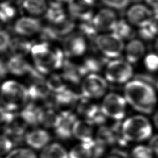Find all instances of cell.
<instances>
[{
	"label": "cell",
	"mask_w": 158,
	"mask_h": 158,
	"mask_svg": "<svg viewBox=\"0 0 158 158\" xmlns=\"http://www.w3.org/2000/svg\"><path fill=\"white\" fill-rule=\"evenodd\" d=\"M124 95L127 102L134 109L143 114H151L157 104L154 88L139 80L135 79L126 84Z\"/></svg>",
	"instance_id": "6da1fadb"
},
{
	"label": "cell",
	"mask_w": 158,
	"mask_h": 158,
	"mask_svg": "<svg viewBox=\"0 0 158 158\" xmlns=\"http://www.w3.org/2000/svg\"><path fill=\"white\" fill-rule=\"evenodd\" d=\"M31 53L36 70L40 73H48L59 69L65 62L63 52L58 48H52L48 42L33 45Z\"/></svg>",
	"instance_id": "7a4b0ae2"
},
{
	"label": "cell",
	"mask_w": 158,
	"mask_h": 158,
	"mask_svg": "<svg viewBox=\"0 0 158 158\" xmlns=\"http://www.w3.org/2000/svg\"><path fill=\"white\" fill-rule=\"evenodd\" d=\"M28 98V89L15 81L8 80L2 85V109L10 112L16 110L24 105Z\"/></svg>",
	"instance_id": "3957f363"
},
{
	"label": "cell",
	"mask_w": 158,
	"mask_h": 158,
	"mask_svg": "<svg viewBox=\"0 0 158 158\" xmlns=\"http://www.w3.org/2000/svg\"><path fill=\"white\" fill-rule=\"evenodd\" d=\"M124 138L127 141H143L152 135V128L149 120L143 115H135L126 119L122 124Z\"/></svg>",
	"instance_id": "277c9868"
},
{
	"label": "cell",
	"mask_w": 158,
	"mask_h": 158,
	"mask_svg": "<svg viewBox=\"0 0 158 158\" xmlns=\"http://www.w3.org/2000/svg\"><path fill=\"white\" fill-rule=\"evenodd\" d=\"M94 43L102 54L108 58L119 56L124 48L123 40L112 32L98 35Z\"/></svg>",
	"instance_id": "5b68a950"
},
{
	"label": "cell",
	"mask_w": 158,
	"mask_h": 158,
	"mask_svg": "<svg viewBox=\"0 0 158 158\" xmlns=\"http://www.w3.org/2000/svg\"><path fill=\"white\" fill-rule=\"evenodd\" d=\"M127 101L116 93H109L104 98L101 109L106 117L116 120L123 118L126 112Z\"/></svg>",
	"instance_id": "8992f818"
},
{
	"label": "cell",
	"mask_w": 158,
	"mask_h": 158,
	"mask_svg": "<svg viewBox=\"0 0 158 158\" xmlns=\"http://www.w3.org/2000/svg\"><path fill=\"white\" fill-rule=\"evenodd\" d=\"M106 77L109 81L123 83L133 76V69L128 61L114 60L108 63L106 69Z\"/></svg>",
	"instance_id": "52a82bcc"
},
{
	"label": "cell",
	"mask_w": 158,
	"mask_h": 158,
	"mask_svg": "<svg viewBox=\"0 0 158 158\" xmlns=\"http://www.w3.org/2000/svg\"><path fill=\"white\" fill-rule=\"evenodd\" d=\"M107 88L106 81L96 73H90L83 81L82 96L86 98H98L102 96Z\"/></svg>",
	"instance_id": "ba28073f"
},
{
	"label": "cell",
	"mask_w": 158,
	"mask_h": 158,
	"mask_svg": "<svg viewBox=\"0 0 158 158\" xmlns=\"http://www.w3.org/2000/svg\"><path fill=\"white\" fill-rule=\"evenodd\" d=\"M94 2V0H69L67 4L70 17L80 22L93 20L94 14L92 7Z\"/></svg>",
	"instance_id": "9c48e42d"
},
{
	"label": "cell",
	"mask_w": 158,
	"mask_h": 158,
	"mask_svg": "<svg viewBox=\"0 0 158 158\" xmlns=\"http://www.w3.org/2000/svg\"><path fill=\"white\" fill-rule=\"evenodd\" d=\"M154 11L146 4L136 3L130 6L126 11L127 21L132 25L140 27L149 22Z\"/></svg>",
	"instance_id": "30bf717a"
},
{
	"label": "cell",
	"mask_w": 158,
	"mask_h": 158,
	"mask_svg": "<svg viewBox=\"0 0 158 158\" xmlns=\"http://www.w3.org/2000/svg\"><path fill=\"white\" fill-rule=\"evenodd\" d=\"M85 37L80 33H71L63 41V49L65 56L77 57L82 55L86 49Z\"/></svg>",
	"instance_id": "8fae6325"
},
{
	"label": "cell",
	"mask_w": 158,
	"mask_h": 158,
	"mask_svg": "<svg viewBox=\"0 0 158 158\" xmlns=\"http://www.w3.org/2000/svg\"><path fill=\"white\" fill-rule=\"evenodd\" d=\"M117 20L116 12L110 8L100 9L94 14L93 19V23L98 31H112Z\"/></svg>",
	"instance_id": "7c38bea8"
},
{
	"label": "cell",
	"mask_w": 158,
	"mask_h": 158,
	"mask_svg": "<svg viewBox=\"0 0 158 158\" xmlns=\"http://www.w3.org/2000/svg\"><path fill=\"white\" fill-rule=\"evenodd\" d=\"M41 28L40 20L32 16H23L19 18L13 26L14 32L22 36H30L40 33Z\"/></svg>",
	"instance_id": "4fadbf2b"
},
{
	"label": "cell",
	"mask_w": 158,
	"mask_h": 158,
	"mask_svg": "<svg viewBox=\"0 0 158 158\" xmlns=\"http://www.w3.org/2000/svg\"><path fill=\"white\" fill-rule=\"evenodd\" d=\"M76 120V116L70 111L62 112L60 120L55 128L57 136L63 140L69 139L73 135V128Z\"/></svg>",
	"instance_id": "5bb4252c"
},
{
	"label": "cell",
	"mask_w": 158,
	"mask_h": 158,
	"mask_svg": "<svg viewBox=\"0 0 158 158\" xmlns=\"http://www.w3.org/2000/svg\"><path fill=\"white\" fill-rule=\"evenodd\" d=\"M6 64L8 70L17 76L26 74L30 76L36 70L22 57L13 56Z\"/></svg>",
	"instance_id": "9a60e30c"
},
{
	"label": "cell",
	"mask_w": 158,
	"mask_h": 158,
	"mask_svg": "<svg viewBox=\"0 0 158 158\" xmlns=\"http://www.w3.org/2000/svg\"><path fill=\"white\" fill-rule=\"evenodd\" d=\"M49 141V134L41 129L34 130L25 136V141L27 144L35 149H40L46 147Z\"/></svg>",
	"instance_id": "2e32d148"
},
{
	"label": "cell",
	"mask_w": 158,
	"mask_h": 158,
	"mask_svg": "<svg viewBox=\"0 0 158 158\" xmlns=\"http://www.w3.org/2000/svg\"><path fill=\"white\" fill-rule=\"evenodd\" d=\"M63 78L72 83H78L81 78L86 75L82 65H77L69 60H65L63 65Z\"/></svg>",
	"instance_id": "e0dca14e"
},
{
	"label": "cell",
	"mask_w": 158,
	"mask_h": 158,
	"mask_svg": "<svg viewBox=\"0 0 158 158\" xmlns=\"http://www.w3.org/2000/svg\"><path fill=\"white\" fill-rule=\"evenodd\" d=\"M73 135L81 142L94 141L93 139V124L88 120H77L73 128Z\"/></svg>",
	"instance_id": "ac0fdd59"
},
{
	"label": "cell",
	"mask_w": 158,
	"mask_h": 158,
	"mask_svg": "<svg viewBox=\"0 0 158 158\" xmlns=\"http://www.w3.org/2000/svg\"><path fill=\"white\" fill-rule=\"evenodd\" d=\"M20 5L25 13L32 17L44 14L48 7L46 0H20Z\"/></svg>",
	"instance_id": "d6986e66"
},
{
	"label": "cell",
	"mask_w": 158,
	"mask_h": 158,
	"mask_svg": "<svg viewBox=\"0 0 158 158\" xmlns=\"http://www.w3.org/2000/svg\"><path fill=\"white\" fill-rule=\"evenodd\" d=\"M145 46L143 43L138 39H132L127 44L125 55L127 61L129 63H136L144 55Z\"/></svg>",
	"instance_id": "ffe728a7"
},
{
	"label": "cell",
	"mask_w": 158,
	"mask_h": 158,
	"mask_svg": "<svg viewBox=\"0 0 158 158\" xmlns=\"http://www.w3.org/2000/svg\"><path fill=\"white\" fill-rule=\"evenodd\" d=\"M46 19L51 24H57L67 18L62 4L49 2L44 14Z\"/></svg>",
	"instance_id": "44dd1931"
},
{
	"label": "cell",
	"mask_w": 158,
	"mask_h": 158,
	"mask_svg": "<svg viewBox=\"0 0 158 158\" xmlns=\"http://www.w3.org/2000/svg\"><path fill=\"white\" fill-rule=\"evenodd\" d=\"M94 141L77 144L69 152V158H91L94 156Z\"/></svg>",
	"instance_id": "7402d4cb"
},
{
	"label": "cell",
	"mask_w": 158,
	"mask_h": 158,
	"mask_svg": "<svg viewBox=\"0 0 158 158\" xmlns=\"http://www.w3.org/2000/svg\"><path fill=\"white\" fill-rule=\"evenodd\" d=\"M42 109L33 104H30L23 109L20 116L23 120L32 126L40 123V117Z\"/></svg>",
	"instance_id": "603a6c76"
},
{
	"label": "cell",
	"mask_w": 158,
	"mask_h": 158,
	"mask_svg": "<svg viewBox=\"0 0 158 158\" xmlns=\"http://www.w3.org/2000/svg\"><path fill=\"white\" fill-rule=\"evenodd\" d=\"M79 99V95L72 91L66 89L62 93L56 94L54 102L59 107L68 108L73 106Z\"/></svg>",
	"instance_id": "cb8c5ba5"
},
{
	"label": "cell",
	"mask_w": 158,
	"mask_h": 158,
	"mask_svg": "<svg viewBox=\"0 0 158 158\" xmlns=\"http://www.w3.org/2000/svg\"><path fill=\"white\" fill-rule=\"evenodd\" d=\"M32 44L30 41L23 38L12 40L9 49L14 56L23 57L31 51Z\"/></svg>",
	"instance_id": "d4e9b609"
},
{
	"label": "cell",
	"mask_w": 158,
	"mask_h": 158,
	"mask_svg": "<svg viewBox=\"0 0 158 158\" xmlns=\"http://www.w3.org/2000/svg\"><path fill=\"white\" fill-rule=\"evenodd\" d=\"M40 158H69L65 149L58 143H52L44 147Z\"/></svg>",
	"instance_id": "484cf974"
},
{
	"label": "cell",
	"mask_w": 158,
	"mask_h": 158,
	"mask_svg": "<svg viewBox=\"0 0 158 158\" xmlns=\"http://www.w3.org/2000/svg\"><path fill=\"white\" fill-rule=\"evenodd\" d=\"M122 40H132L135 32L131 24L123 19L118 20L112 31Z\"/></svg>",
	"instance_id": "4316f807"
},
{
	"label": "cell",
	"mask_w": 158,
	"mask_h": 158,
	"mask_svg": "<svg viewBox=\"0 0 158 158\" xmlns=\"http://www.w3.org/2000/svg\"><path fill=\"white\" fill-rule=\"evenodd\" d=\"M106 59L102 56H97L94 55L88 56L81 64L86 73H95L99 71L104 65Z\"/></svg>",
	"instance_id": "83f0119b"
},
{
	"label": "cell",
	"mask_w": 158,
	"mask_h": 158,
	"mask_svg": "<svg viewBox=\"0 0 158 158\" xmlns=\"http://www.w3.org/2000/svg\"><path fill=\"white\" fill-rule=\"evenodd\" d=\"M60 118V114H57L51 109H42L40 123L46 127H54L57 125Z\"/></svg>",
	"instance_id": "f1b7e54d"
},
{
	"label": "cell",
	"mask_w": 158,
	"mask_h": 158,
	"mask_svg": "<svg viewBox=\"0 0 158 158\" xmlns=\"http://www.w3.org/2000/svg\"><path fill=\"white\" fill-rule=\"evenodd\" d=\"M57 33L59 38L67 36L70 35L72 31L75 27V23L74 19L71 18H67L64 21L57 23L52 24Z\"/></svg>",
	"instance_id": "f546056e"
},
{
	"label": "cell",
	"mask_w": 158,
	"mask_h": 158,
	"mask_svg": "<svg viewBox=\"0 0 158 158\" xmlns=\"http://www.w3.org/2000/svg\"><path fill=\"white\" fill-rule=\"evenodd\" d=\"M46 83L49 91L54 92L56 94L62 93L67 89L64 79L57 74L51 75Z\"/></svg>",
	"instance_id": "4dcf8cb0"
},
{
	"label": "cell",
	"mask_w": 158,
	"mask_h": 158,
	"mask_svg": "<svg viewBox=\"0 0 158 158\" xmlns=\"http://www.w3.org/2000/svg\"><path fill=\"white\" fill-rule=\"evenodd\" d=\"M116 141L115 135L112 128L101 127L98 131L96 142L101 145H110Z\"/></svg>",
	"instance_id": "1f68e13d"
},
{
	"label": "cell",
	"mask_w": 158,
	"mask_h": 158,
	"mask_svg": "<svg viewBox=\"0 0 158 158\" xmlns=\"http://www.w3.org/2000/svg\"><path fill=\"white\" fill-rule=\"evenodd\" d=\"M79 30L80 33L83 36L90 40H94L98 36L97 33L98 31L94 26L93 20L80 22L79 25Z\"/></svg>",
	"instance_id": "d6a6232c"
},
{
	"label": "cell",
	"mask_w": 158,
	"mask_h": 158,
	"mask_svg": "<svg viewBox=\"0 0 158 158\" xmlns=\"http://www.w3.org/2000/svg\"><path fill=\"white\" fill-rule=\"evenodd\" d=\"M16 15V9L10 2H1L0 17L3 23L9 22Z\"/></svg>",
	"instance_id": "836d02e7"
},
{
	"label": "cell",
	"mask_w": 158,
	"mask_h": 158,
	"mask_svg": "<svg viewBox=\"0 0 158 158\" xmlns=\"http://www.w3.org/2000/svg\"><path fill=\"white\" fill-rule=\"evenodd\" d=\"M153 154L149 146L139 145L132 149L130 158H153Z\"/></svg>",
	"instance_id": "e575fe53"
},
{
	"label": "cell",
	"mask_w": 158,
	"mask_h": 158,
	"mask_svg": "<svg viewBox=\"0 0 158 158\" xmlns=\"http://www.w3.org/2000/svg\"><path fill=\"white\" fill-rule=\"evenodd\" d=\"M4 158H37V156L31 149L17 148L12 150Z\"/></svg>",
	"instance_id": "d590c367"
},
{
	"label": "cell",
	"mask_w": 158,
	"mask_h": 158,
	"mask_svg": "<svg viewBox=\"0 0 158 158\" xmlns=\"http://www.w3.org/2000/svg\"><path fill=\"white\" fill-rule=\"evenodd\" d=\"M40 33L41 38L45 42L48 43V41H52L59 39L52 25L42 27Z\"/></svg>",
	"instance_id": "8d00e7d4"
},
{
	"label": "cell",
	"mask_w": 158,
	"mask_h": 158,
	"mask_svg": "<svg viewBox=\"0 0 158 158\" xmlns=\"http://www.w3.org/2000/svg\"><path fill=\"white\" fill-rule=\"evenodd\" d=\"M144 64L148 71L157 72L158 70V54L156 52L148 54L144 58Z\"/></svg>",
	"instance_id": "74e56055"
},
{
	"label": "cell",
	"mask_w": 158,
	"mask_h": 158,
	"mask_svg": "<svg viewBox=\"0 0 158 158\" xmlns=\"http://www.w3.org/2000/svg\"><path fill=\"white\" fill-rule=\"evenodd\" d=\"M135 79L141 80L158 90V75L152 73H139L135 76Z\"/></svg>",
	"instance_id": "f35d334b"
},
{
	"label": "cell",
	"mask_w": 158,
	"mask_h": 158,
	"mask_svg": "<svg viewBox=\"0 0 158 158\" xmlns=\"http://www.w3.org/2000/svg\"><path fill=\"white\" fill-rule=\"evenodd\" d=\"M103 5L113 10H122L129 4L130 0H100Z\"/></svg>",
	"instance_id": "ab89813d"
},
{
	"label": "cell",
	"mask_w": 158,
	"mask_h": 158,
	"mask_svg": "<svg viewBox=\"0 0 158 158\" xmlns=\"http://www.w3.org/2000/svg\"><path fill=\"white\" fill-rule=\"evenodd\" d=\"M138 35L144 40L151 41L156 36L151 29L149 23L139 27Z\"/></svg>",
	"instance_id": "60d3db41"
},
{
	"label": "cell",
	"mask_w": 158,
	"mask_h": 158,
	"mask_svg": "<svg viewBox=\"0 0 158 158\" xmlns=\"http://www.w3.org/2000/svg\"><path fill=\"white\" fill-rule=\"evenodd\" d=\"M0 145L1 154V156H3L4 154H7L11 151V149L13 146V143L9 136L5 134L1 135Z\"/></svg>",
	"instance_id": "b9f144b4"
},
{
	"label": "cell",
	"mask_w": 158,
	"mask_h": 158,
	"mask_svg": "<svg viewBox=\"0 0 158 158\" xmlns=\"http://www.w3.org/2000/svg\"><path fill=\"white\" fill-rule=\"evenodd\" d=\"M12 40L7 31L1 30L0 33V49L1 52L6 51L10 46Z\"/></svg>",
	"instance_id": "7bdbcfd3"
},
{
	"label": "cell",
	"mask_w": 158,
	"mask_h": 158,
	"mask_svg": "<svg viewBox=\"0 0 158 158\" xmlns=\"http://www.w3.org/2000/svg\"><path fill=\"white\" fill-rule=\"evenodd\" d=\"M149 24L155 35H158V10L154 11V15L149 21Z\"/></svg>",
	"instance_id": "ee69618b"
},
{
	"label": "cell",
	"mask_w": 158,
	"mask_h": 158,
	"mask_svg": "<svg viewBox=\"0 0 158 158\" xmlns=\"http://www.w3.org/2000/svg\"><path fill=\"white\" fill-rule=\"evenodd\" d=\"M106 158H130V156L122 151L115 149L112 151Z\"/></svg>",
	"instance_id": "f6af8a7d"
},
{
	"label": "cell",
	"mask_w": 158,
	"mask_h": 158,
	"mask_svg": "<svg viewBox=\"0 0 158 158\" xmlns=\"http://www.w3.org/2000/svg\"><path fill=\"white\" fill-rule=\"evenodd\" d=\"M149 146L152 149L153 153L158 157V134L151 138L149 143Z\"/></svg>",
	"instance_id": "bcb514c9"
},
{
	"label": "cell",
	"mask_w": 158,
	"mask_h": 158,
	"mask_svg": "<svg viewBox=\"0 0 158 158\" xmlns=\"http://www.w3.org/2000/svg\"><path fill=\"white\" fill-rule=\"evenodd\" d=\"M144 2L152 10H158V0H144Z\"/></svg>",
	"instance_id": "7dc6e473"
},
{
	"label": "cell",
	"mask_w": 158,
	"mask_h": 158,
	"mask_svg": "<svg viewBox=\"0 0 158 158\" xmlns=\"http://www.w3.org/2000/svg\"><path fill=\"white\" fill-rule=\"evenodd\" d=\"M0 71H1V77L3 78L6 74L7 73L8 70L7 64L4 63L2 60L1 61V65H0Z\"/></svg>",
	"instance_id": "c3c4849f"
},
{
	"label": "cell",
	"mask_w": 158,
	"mask_h": 158,
	"mask_svg": "<svg viewBox=\"0 0 158 158\" xmlns=\"http://www.w3.org/2000/svg\"><path fill=\"white\" fill-rule=\"evenodd\" d=\"M49 2H55V3H59L60 4H64V3H68L69 0H49Z\"/></svg>",
	"instance_id": "681fc988"
},
{
	"label": "cell",
	"mask_w": 158,
	"mask_h": 158,
	"mask_svg": "<svg viewBox=\"0 0 158 158\" xmlns=\"http://www.w3.org/2000/svg\"><path fill=\"white\" fill-rule=\"evenodd\" d=\"M153 120H154V122L156 127L158 128V111L154 114Z\"/></svg>",
	"instance_id": "f907efd6"
},
{
	"label": "cell",
	"mask_w": 158,
	"mask_h": 158,
	"mask_svg": "<svg viewBox=\"0 0 158 158\" xmlns=\"http://www.w3.org/2000/svg\"><path fill=\"white\" fill-rule=\"evenodd\" d=\"M154 49L156 51V52L158 54V37L156 39L154 43Z\"/></svg>",
	"instance_id": "816d5d0a"
},
{
	"label": "cell",
	"mask_w": 158,
	"mask_h": 158,
	"mask_svg": "<svg viewBox=\"0 0 158 158\" xmlns=\"http://www.w3.org/2000/svg\"><path fill=\"white\" fill-rule=\"evenodd\" d=\"M12 0H1V2H11Z\"/></svg>",
	"instance_id": "f5cc1de1"
}]
</instances>
